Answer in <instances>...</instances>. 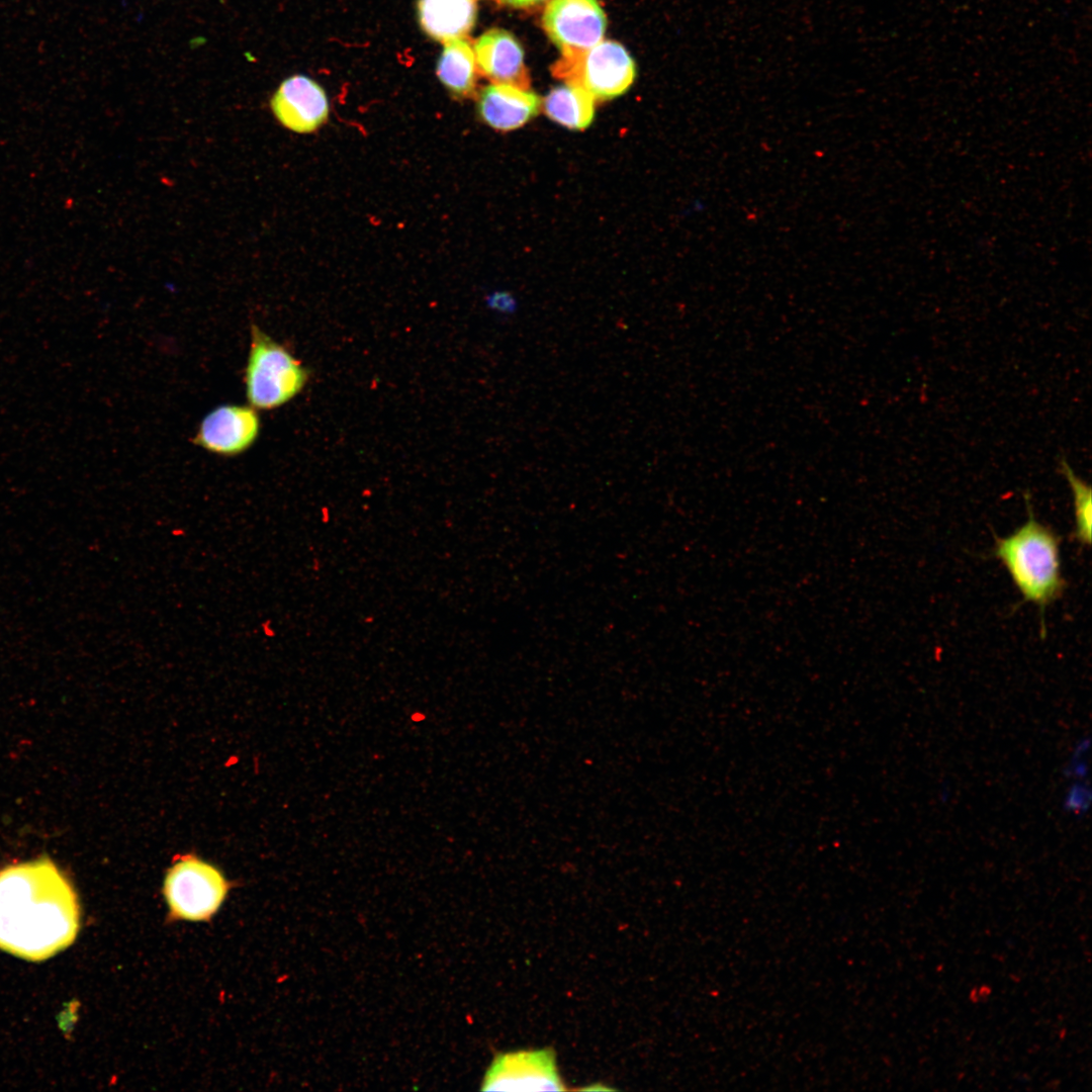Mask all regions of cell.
Instances as JSON below:
<instances>
[{
    "label": "cell",
    "instance_id": "7a4b0ae2",
    "mask_svg": "<svg viewBox=\"0 0 1092 1092\" xmlns=\"http://www.w3.org/2000/svg\"><path fill=\"white\" fill-rule=\"evenodd\" d=\"M1027 521L1007 537H996L994 556L1008 571L1024 602L1040 609L1060 599L1067 586L1061 571V538L1032 513L1028 492L1024 493Z\"/></svg>",
    "mask_w": 1092,
    "mask_h": 1092
},
{
    "label": "cell",
    "instance_id": "ba28073f",
    "mask_svg": "<svg viewBox=\"0 0 1092 1092\" xmlns=\"http://www.w3.org/2000/svg\"><path fill=\"white\" fill-rule=\"evenodd\" d=\"M270 108L283 127L296 133L314 132L330 112L323 87L303 75L282 81L270 99Z\"/></svg>",
    "mask_w": 1092,
    "mask_h": 1092
},
{
    "label": "cell",
    "instance_id": "e0dca14e",
    "mask_svg": "<svg viewBox=\"0 0 1092 1092\" xmlns=\"http://www.w3.org/2000/svg\"><path fill=\"white\" fill-rule=\"evenodd\" d=\"M502 4L515 8H530L546 2L547 0H498Z\"/></svg>",
    "mask_w": 1092,
    "mask_h": 1092
},
{
    "label": "cell",
    "instance_id": "2e32d148",
    "mask_svg": "<svg viewBox=\"0 0 1092 1092\" xmlns=\"http://www.w3.org/2000/svg\"><path fill=\"white\" fill-rule=\"evenodd\" d=\"M490 306L496 311L511 315L517 311V302L510 294L499 293L491 297Z\"/></svg>",
    "mask_w": 1092,
    "mask_h": 1092
},
{
    "label": "cell",
    "instance_id": "3957f363",
    "mask_svg": "<svg viewBox=\"0 0 1092 1092\" xmlns=\"http://www.w3.org/2000/svg\"><path fill=\"white\" fill-rule=\"evenodd\" d=\"M244 379L251 406L272 410L301 391L307 371L283 346L252 326Z\"/></svg>",
    "mask_w": 1092,
    "mask_h": 1092
},
{
    "label": "cell",
    "instance_id": "277c9868",
    "mask_svg": "<svg viewBox=\"0 0 1092 1092\" xmlns=\"http://www.w3.org/2000/svg\"><path fill=\"white\" fill-rule=\"evenodd\" d=\"M551 72L565 83L583 88L595 99L608 100L628 90L636 67L621 43L602 40L584 52L562 55Z\"/></svg>",
    "mask_w": 1092,
    "mask_h": 1092
},
{
    "label": "cell",
    "instance_id": "8fae6325",
    "mask_svg": "<svg viewBox=\"0 0 1092 1092\" xmlns=\"http://www.w3.org/2000/svg\"><path fill=\"white\" fill-rule=\"evenodd\" d=\"M537 94L508 84L492 83L479 93L477 110L491 128L510 131L522 127L540 111Z\"/></svg>",
    "mask_w": 1092,
    "mask_h": 1092
},
{
    "label": "cell",
    "instance_id": "52a82bcc",
    "mask_svg": "<svg viewBox=\"0 0 1092 1092\" xmlns=\"http://www.w3.org/2000/svg\"><path fill=\"white\" fill-rule=\"evenodd\" d=\"M542 22L561 55L592 49L603 40L607 27L606 14L597 0H551Z\"/></svg>",
    "mask_w": 1092,
    "mask_h": 1092
},
{
    "label": "cell",
    "instance_id": "9a60e30c",
    "mask_svg": "<svg viewBox=\"0 0 1092 1092\" xmlns=\"http://www.w3.org/2000/svg\"><path fill=\"white\" fill-rule=\"evenodd\" d=\"M1060 470L1069 482L1074 504L1075 539L1083 546L1091 544L1092 492L1090 485L1080 478L1065 457L1060 459Z\"/></svg>",
    "mask_w": 1092,
    "mask_h": 1092
},
{
    "label": "cell",
    "instance_id": "8992f818",
    "mask_svg": "<svg viewBox=\"0 0 1092 1092\" xmlns=\"http://www.w3.org/2000/svg\"><path fill=\"white\" fill-rule=\"evenodd\" d=\"M484 1091H562L555 1054L550 1049L498 1054L483 1080Z\"/></svg>",
    "mask_w": 1092,
    "mask_h": 1092
},
{
    "label": "cell",
    "instance_id": "4fadbf2b",
    "mask_svg": "<svg viewBox=\"0 0 1092 1092\" xmlns=\"http://www.w3.org/2000/svg\"><path fill=\"white\" fill-rule=\"evenodd\" d=\"M437 76L454 97L466 98L473 93L476 62L473 49L465 38L445 42L437 64Z\"/></svg>",
    "mask_w": 1092,
    "mask_h": 1092
},
{
    "label": "cell",
    "instance_id": "6da1fadb",
    "mask_svg": "<svg viewBox=\"0 0 1092 1092\" xmlns=\"http://www.w3.org/2000/svg\"><path fill=\"white\" fill-rule=\"evenodd\" d=\"M77 895L49 857L0 871V948L43 961L69 946L79 930Z\"/></svg>",
    "mask_w": 1092,
    "mask_h": 1092
},
{
    "label": "cell",
    "instance_id": "7c38bea8",
    "mask_svg": "<svg viewBox=\"0 0 1092 1092\" xmlns=\"http://www.w3.org/2000/svg\"><path fill=\"white\" fill-rule=\"evenodd\" d=\"M417 9L422 29L443 42L467 34L477 11L474 0H418Z\"/></svg>",
    "mask_w": 1092,
    "mask_h": 1092
},
{
    "label": "cell",
    "instance_id": "5b68a950",
    "mask_svg": "<svg viewBox=\"0 0 1092 1092\" xmlns=\"http://www.w3.org/2000/svg\"><path fill=\"white\" fill-rule=\"evenodd\" d=\"M228 891L229 883L222 874L195 855L180 857L164 882L170 917L176 920L208 921Z\"/></svg>",
    "mask_w": 1092,
    "mask_h": 1092
},
{
    "label": "cell",
    "instance_id": "30bf717a",
    "mask_svg": "<svg viewBox=\"0 0 1092 1092\" xmlns=\"http://www.w3.org/2000/svg\"><path fill=\"white\" fill-rule=\"evenodd\" d=\"M473 52L479 71L493 83L529 89L524 52L511 32L502 28L486 30L476 39Z\"/></svg>",
    "mask_w": 1092,
    "mask_h": 1092
},
{
    "label": "cell",
    "instance_id": "9c48e42d",
    "mask_svg": "<svg viewBox=\"0 0 1092 1092\" xmlns=\"http://www.w3.org/2000/svg\"><path fill=\"white\" fill-rule=\"evenodd\" d=\"M259 431L260 419L253 406L224 404L202 420L194 443L211 453L235 456L252 446Z\"/></svg>",
    "mask_w": 1092,
    "mask_h": 1092
},
{
    "label": "cell",
    "instance_id": "5bb4252c",
    "mask_svg": "<svg viewBox=\"0 0 1092 1092\" xmlns=\"http://www.w3.org/2000/svg\"><path fill=\"white\" fill-rule=\"evenodd\" d=\"M595 98L583 88L565 83L552 89L542 101L545 114L569 129H585L595 116Z\"/></svg>",
    "mask_w": 1092,
    "mask_h": 1092
}]
</instances>
